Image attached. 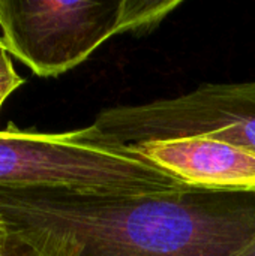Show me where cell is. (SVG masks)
Returning a JSON list of instances; mask_svg holds the SVG:
<instances>
[{"mask_svg": "<svg viewBox=\"0 0 255 256\" xmlns=\"http://www.w3.org/2000/svg\"><path fill=\"white\" fill-rule=\"evenodd\" d=\"M0 219L42 256H237L255 240V189L0 188Z\"/></svg>", "mask_w": 255, "mask_h": 256, "instance_id": "obj_1", "label": "cell"}, {"mask_svg": "<svg viewBox=\"0 0 255 256\" xmlns=\"http://www.w3.org/2000/svg\"><path fill=\"white\" fill-rule=\"evenodd\" d=\"M180 0H0V39L35 75L54 78L110 38L155 30Z\"/></svg>", "mask_w": 255, "mask_h": 256, "instance_id": "obj_2", "label": "cell"}, {"mask_svg": "<svg viewBox=\"0 0 255 256\" xmlns=\"http://www.w3.org/2000/svg\"><path fill=\"white\" fill-rule=\"evenodd\" d=\"M0 188H68L117 194L170 192L188 188L153 166L132 147L62 134L0 130Z\"/></svg>", "mask_w": 255, "mask_h": 256, "instance_id": "obj_3", "label": "cell"}, {"mask_svg": "<svg viewBox=\"0 0 255 256\" xmlns=\"http://www.w3.org/2000/svg\"><path fill=\"white\" fill-rule=\"evenodd\" d=\"M80 130L122 146L207 134L255 147V81L203 84L176 98L108 108Z\"/></svg>", "mask_w": 255, "mask_h": 256, "instance_id": "obj_4", "label": "cell"}, {"mask_svg": "<svg viewBox=\"0 0 255 256\" xmlns=\"http://www.w3.org/2000/svg\"><path fill=\"white\" fill-rule=\"evenodd\" d=\"M129 147L188 188L255 189L254 146L201 134L152 140Z\"/></svg>", "mask_w": 255, "mask_h": 256, "instance_id": "obj_5", "label": "cell"}, {"mask_svg": "<svg viewBox=\"0 0 255 256\" xmlns=\"http://www.w3.org/2000/svg\"><path fill=\"white\" fill-rule=\"evenodd\" d=\"M11 57L0 39V111L9 96L24 82V78L17 72Z\"/></svg>", "mask_w": 255, "mask_h": 256, "instance_id": "obj_6", "label": "cell"}, {"mask_svg": "<svg viewBox=\"0 0 255 256\" xmlns=\"http://www.w3.org/2000/svg\"><path fill=\"white\" fill-rule=\"evenodd\" d=\"M11 234V232H9ZM0 256H42L39 255L29 243L20 238L15 234H11L9 238L0 244Z\"/></svg>", "mask_w": 255, "mask_h": 256, "instance_id": "obj_7", "label": "cell"}, {"mask_svg": "<svg viewBox=\"0 0 255 256\" xmlns=\"http://www.w3.org/2000/svg\"><path fill=\"white\" fill-rule=\"evenodd\" d=\"M9 231H8V226L6 224L0 219V244H3L8 238H9Z\"/></svg>", "mask_w": 255, "mask_h": 256, "instance_id": "obj_8", "label": "cell"}, {"mask_svg": "<svg viewBox=\"0 0 255 256\" xmlns=\"http://www.w3.org/2000/svg\"><path fill=\"white\" fill-rule=\"evenodd\" d=\"M237 256H255V240L252 243H249L243 250H240V254Z\"/></svg>", "mask_w": 255, "mask_h": 256, "instance_id": "obj_9", "label": "cell"}]
</instances>
